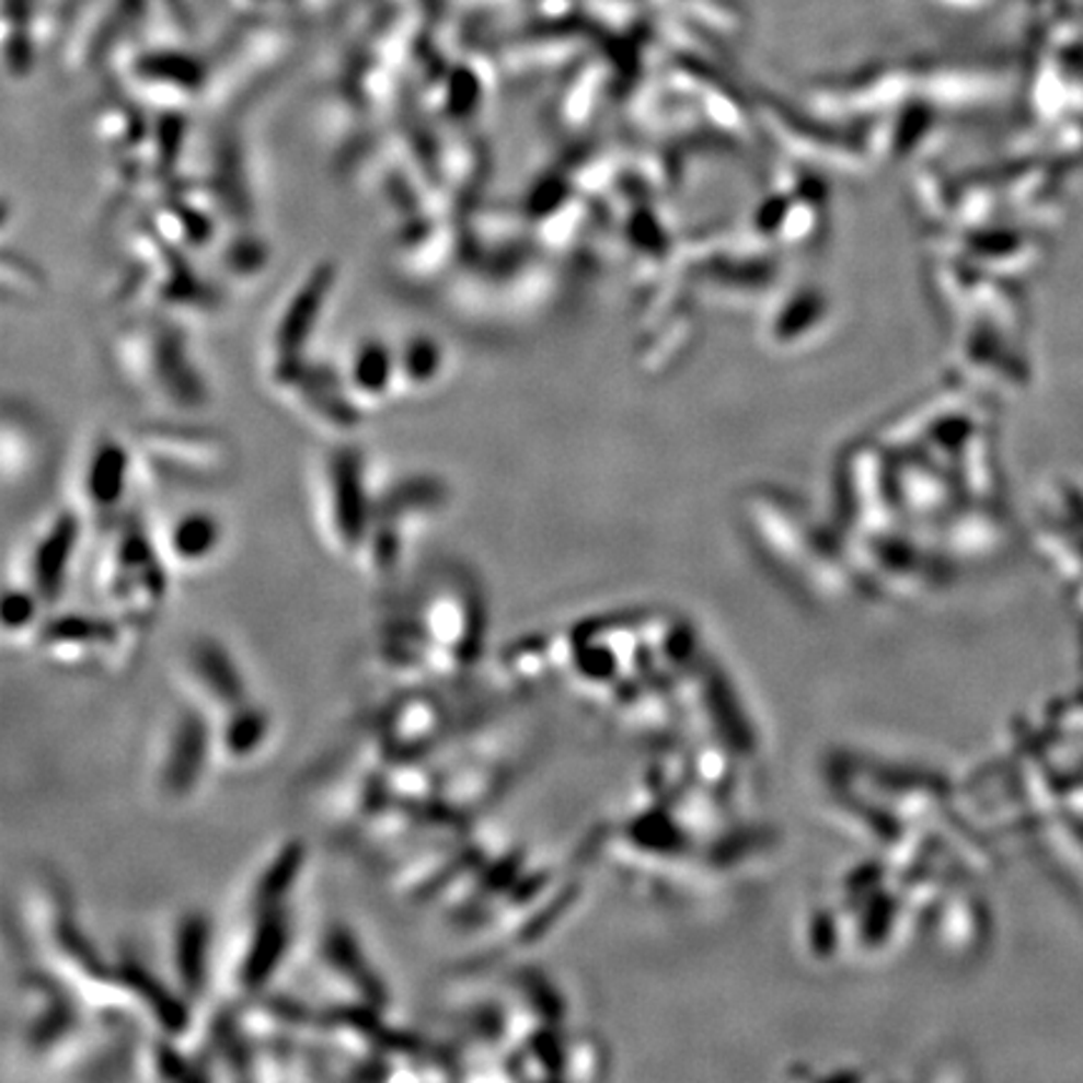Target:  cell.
I'll list each match as a JSON object with an SVG mask.
<instances>
[{"label": "cell", "mask_w": 1083, "mask_h": 1083, "mask_svg": "<svg viewBox=\"0 0 1083 1083\" xmlns=\"http://www.w3.org/2000/svg\"><path fill=\"white\" fill-rule=\"evenodd\" d=\"M46 289V276L38 266L31 264V258H15L11 251L3 256V293L5 299L21 301H38Z\"/></svg>", "instance_id": "26"}, {"label": "cell", "mask_w": 1083, "mask_h": 1083, "mask_svg": "<svg viewBox=\"0 0 1083 1083\" xmlns=\"http://www.w3.org/2000/svg\"><path fill=\"white\" fill-rule=\"evenodd\" d=\"M396 367H400V394L419 396L437 389L447 377L449 352L439 336L429 332H414L394 346Z\"/></svg>", "instance_id": "16"}, {"label": "cell", "mask_w": 1083, "mask_h": 1083, "mask_svg": "<svg viewBox=\"0 0 1083 1083\" xmlns=\"http://www.w3.org/2000/svg\"><path fill=\"white\" fill-rule=\"evenodd\" d=\"M101 579L106 597L128 618L151 614L166 592V572L151 537L136 519L116 527L103 552Z\"/></svg>", "instance_id": "5"}, {"label": "cell", "mask_w": 1083, "mask_h": 1083, "mask_svg": "<svg viewBox=\"0 0 1083 1083\" xmlns=\"http://www.w3.org/2000/svg\"><path fill=\"white\" fill-rule=\"evenodd\" d=\"M38 600L41 597L33 592V589H8L3 597V625L8 630H23L28 627L38 614Z\"/></svg>", "instance_id": "28"}, {"label": "cell", "mask_w": 1083, "mask_h": 1083, "mask_svg": "<svg viewBox=\"0 0 1083 1083\" xmlns=\"http://www.w3.org/2000/svg\"><path fill=\"white\" fill-rule=\"evenodd\" d=\"M28 989L33 995V1006L25 1038L36 1051H50V1048L60 1046V1041L71 1036V1030L76 1028V1009L54 983L31 981Z\"/></svg>", "instance_id": "18"}, {"label": "cell", "mask_w": 1083, "mask_h": 1083, "mask_svg": "<svg viewBox=\"0 0 1083 1083\" xmlns=\"http://www.w3.org/2000/svg\"><path fill=\"white\" fill-rule=\"evenodd\" d=\"M151 1063H153V1069H155V1076H161V1079L198 1081V1079H209L211 1076V1073L196 1069L194 1061H188L184 1053L176 1051V1048L169 1046V1044H155L153 1046Z\"/></svg>", "instance_id": "27"}, {"label": "cell", "mask_w": 1083, "mask_h": 1083, "mask_svg": "<svg viewBox=\"0 0 1083 1083\" xmlns=\"http://www.w3.org/2000/svg\"><path fill=\"white\" fill-rule=\"evenodd\" d=\"M211 750V730L204 715L186 710L173 727L166 756H163L161 783L173 798H184L198 785Z\"/></svg>", "instance_id": "11"}, {"label": "cell", "mask_w": 1083, "mask_h": 1083, "mask_svg": "<svg viewBox=\"0 0 1083 1083\" xmlns=\"http://www.w3.org/2000/svg\"><path fill=\"white\" fill-rule=\"evenodd\" d=\"M307 861V845L304 840H289L284 848L276 851L272 861L266 863V868L256 878L254 886V911H262V908L272 906H284L286 896L291 894L293 883H297L301 868H304Z\"/></svg>", "instance_id": "23"}, {"label": "cell", "mask_w": 1083, "mask_h": 1083, "mask_svg": "<svg viewBox=\"0 0 1083 1083\" xmlns=\"http://www.w3.org/2000/svg\"><path fill=\"white\" fill-rule=\"evenodd\" d=\"M336 264L319 262L304 272L274 311L266 329L264 361L266 377L274 387L289 379L309 361V346L324 322L329 299L336 289Z\"/></svg>", "instance_id": "2"}, {"label": "cell", "mask_w": 1083, "mask_h": 1083, "mask_svg": "<svg viewBox=\"0 0 1083 1083\" xmlns=\"http://www.w3.org/2000/svg\"><path fill=\"white\" fill-rule=\"evenodd\" d=\"M138 459L176 484H216L233 470V447L219 431L191 424H155L134 437Z\"/></svg>", "instance_id": "4"}, {"label": "cell", "mask_w": 1083, "mask_h": 1083, "mask_svg": "<svg viewBox=\"0 0 1083 1083\" xmlns=\"http://www.w3.org/2000/svg\"><path fill=\"white\" fill-rule=\"evenodd\" d=\"M118 989H124L131 999L141 1001V1006L151 1013L155 1024L166 1036H184L191 1026V1013L186 1001L163 986L149 968L134 958H124L116 968Z\"/></svg>", "instance_id": "14"}, {"label": "cell", "mask_w": 1083, "mask_h": 1083, "mask_svg": "<svg viewBox=\"0 0 1083 1083\" xmlns=\"http://www.w3.org/2000/svg\"><path fill=\"white\" fill-rule=\"evenodd\" d=\"M322 958L324 966L332 970V976L339 978L344 986H349V991L357 995L361 1003L375 1006L379 1011L387 1009L389 995L384 989V981H381L377 970L371 968V960L359 946L357 935L352 933V929H346L342 923L332 925L322 938Z\"/></svg>", "instance_id": "12"}, {"label": "cell", "mask_w": 1083, "mask_h": 1083, "mask_svg": "<svg viewBox=\"0 0 1083 1083\" xmlns=\"http://www.w3.org/2000/svg\"><path fill=\"white\" fill-rule=\"evenodd\" d=\"M223 527L209 509H188L173 519L166 534V548L181 565H201L221 548Z\"/></svg>", "instance_id": "19"}, {"label": "cell", "mask_w": 1083, "mask_h": 1083, "mask_svg": "<svg viewBox=\"0 0 1083 1083\" xmlns=\"http://www.w3.org/2000/svg\"><path fill=\"white\" fill-rule=\"evenodd\" d=\"M171 958L181 993H184L186 999H198V995H204L206 983H209V964H211L209 918L198 911H191L178 918L176 931H173Z\"/></svg>", "instance_id": "13"}, {"label": "cell", "mask_w": 1083, "mask_h": 1083, "mask_svg": "<svg viewBox=\"0 0 1083 1083\" xmlns=\"http://www.w3.org/2000/svg\"><path fill=\"white\" fill-rule=\"evenodd\" d=\"M78 540H81V517L73 509H60L46 530L38 534L28 554L31 589L41 600H56L66 585L68 569L76 557Z\"/></svg>", "instance_id": "8"}, {"label": "cell", "mask_w": 1083, "mask_h": 1083, "mask_svg": "<svg viewBox=\"0 0 1083 1083\" xmlns=\"http://www.w3.org/2000/svg\"><path fill=\"white\" fill-rule=\"evenodd\" d=\"M268 735V717L256 707L241 705L231 710L229 721L223 725L221 742L231 758H249L262 748Z\"/></svg>", "instance_id": "25"}, {"label": "cell", "mask_w": 1083, "mask_h": 1083, "mask_svg": "<svg viewBox=\"0 0 1083 1083\" xmlns=\"http://www.w3.org/2000/svg\"><path fill=\"white\" fill-rule=\"evenodd\" d=\"M367 459L352 445L326 449L316 459V505L324 532L336 548L364 550L375 519V492L367 484Z\"/></svg>", "instance_id": "3"}, {"label": "cell", "mask_w": 1083, "mask_h": 1083, "mask_svg": "<svg viewBox=\"0 0 1083 1083\" xmlns=\"http://www.w3.org/2000/svg\"><path fill=\"white\" fill-rule=\"evenodd\" d=\"M439 727V710L435 705L424 703V700H412V703L394 710L392 721H389V740L402 750H417L422 742H427Z\"/></svg>", "instance_id": "24"}, {"label": "cell", "mask_w": 1083, "mask_h": 1083, "mask_svg": "<svg viewBox=\"0 0 1083 1083\" xmlns=\"http://www.w3.org/2000/svg\"><path fill=\"white\" fill-rule=\"evenodd\" d=\"M114 359L126 384L155 396L171 410L196 412L209 404L204 371L191 354L186 336L169 322L149 319L118 329Z\"/></svg>", "instance_id": "1"}, {"label": "cell", "mask_w": 1083, "mask_h": 1083, "mask_svg": "<svg viewBox=\"0 0 1083 1083\" xmlns=\"http://www.w3.org/2000/svg\"><path fill=\"white\" fill-rule=\"evenodd\" d=\"M447 505L449 487L445 480L427 472L406 474L375 495V519L371 522L392 525L404 532L406 525L427 522V519L445 512Z\"/></svg>", "instance_id": "10"}, {"label": "cell", "mask_w": 1083, "mask_h": 1083, "mask_svg": "<svg viewBox=\"0 0 1083 1083\" xmlns=\"http://www.w3.org/2000/svg\"><path fill=\"white\" fill-rule=\"evenodd\" d=\"M54 929H50V946H54L56 956L66 960V966L71 973L83 976L85 981H91L93 986H111L118 983L116 973L103 966V960H99L95 950L91 948V943L83 938V933L73 925V918L68 913H56L54 915Z\"/></svg>", "instance_id": "21"}, {"label": "cell", "mask_w": 1083, "mask_h": 1083, "mask_svg": "<svg viewBox=\"0 0 1083 1083\" xmlns=\"http://www.w3.org/2000/svg\"><path fill=\"white\" fill-rule=\"evenodd\" d=\"M191 670L206 690V695L216 700V705L237 710L246 705V684L239 667L233 665L231 655L214 640H198L191 649Z\"/></svg>", "instance_id": "17"}, {"label": "cell", "mask_w": 1083, "mask_h": 1083, "mask_svg": "<svg viewBox=\"0 0 1083 1083\" xmlns=\"http://www.w3.org/2000/svg\"><path fill=\"white\" fill-rule=\"evenodd\" d=\"M254 913V929L249 933L239 964V989L246 993L262 991L272 981L291 946V915L286 911V903L262 908Z\"/></svg>", "instance_id": "9"}, {"label": "cell", "mask_w": 1083, "mask_h": 1083, "mask_svg": "<svg viewBox=\"0 0 1083 1083\" xmlns=\"http://www.w3.org/2000/svg\"><path fill=\"white\" fill-rule=\"evenodd\" d=\"M339 369L352 400L364 412L379 410V406L402 396L396 349L379 336H361V339L354 342Z\"/></svg>", "instance_id": "7"}, {"label": "cell", "mask_w": 1083, "mask_h": 1083, "mask_svg": "<svg viewBox=\"0 0 1083 1083\" xmlns=\"http://www.w3.org/2000/svg\"><path fill=\"white\" fill-rule=\"evenodd\" d=\"M131 78L141 85L143 95H159L163 108L184 106L204 91L201 68L186 56H149L134 66Z\"/></svg>", "instance_id": "15"}, {"label": "cell", "mask_w": 1083, "mask_h": 1083, "mask_svg": "<svg viewBox=\"0 0 1083 1083\" xmlns=\"http://www.w3.org/2000/svg\"><path fill=\"white\" fill-rule=\"evenodd\" d=\"M116 630L103 620L83 618V614H66L46 625L41 643L54 649L60 657H78L91 653L95 647L114 645Z\"/></svg>", "instance_id": "22"}, {"label": "cell", "mask_w": 1083, "mask_h": 1083, "mask_svg": "<svg viewBox=\"0 0 1083 1083\" xmlns=\"http://www.w3.org/2000/svg\"><path fill=\"white\" fill-rule=\"evenodd\" d=\"M136 470H141L134 439L101 429L78 457V492L93 515H108L124 505Z\"/></svg>", "instance_id": "6"}, {"label": "cell", "mask_w": 1083, "mask_h": 1083, "mask_svg": "<svg viewBox=\"0 0 1083 1083\" xmlns=\"http://www.w3.org/2000/svg\"><path fill=\"white\" fill-rule=\"evenodd\" d=\"M43 459V427L28 412L11 406L3 417V476L5 484L28 476Z\"/></svg>", "instance_id": "20"}]
</instances>
